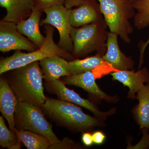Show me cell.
I'll return each instance as SVG.
<instances>
[{
  "instance_id": "cell-1",
  "label": "cell",
  "mask_w": 149,
  "mask_h": 149,
  "mask_svg": "<svg viewBox=\"0 0 149 149\" xmlns=\"http://www.w3.org/2000/svg\"><path fill=\"white\" fill-rule=\"evenodd\" d=\"M6 72L5 77L19 102L41 108L47 97L44 93V78L39 61Z\"/></svg>"
},
{
  "instance_id": "cell-2",
  "label": "cell",
  "mask_w": 149,
  "mask_h": 149,
  "mask_svg": "<svg viewBox=\"0 0 149 149\" xmlns=\"http://www.w3.org/2000/svg\"><path fill=\"white\" fill-rule=\"evenodd\" d=\"M41 108L55 123L69 130L84 132L100 124L97 118L86 114L73 103L59 99L47 97Z\"/></svg>"
},
{
  "instance_id": "cell-3",
  "label": "cell",
  "mask_w": 149,
  "mask_h": 149,
  "mask_svg": "<svg viewBox=\"0 0 149 149\" xmlns=\"http://www.w3.org/2000/svg\"><path fill=\"white\" fill-rule=\"evenodd\" d=\"M107 27L104 19L80 27L72 26L70 35L73 45L72 55L78 58L96 51L103 56L107 49Z\"/></svg>"
},
{
  "instance_id": "cell-4",
  "label": "cell",
  "mask_w": 149,
  "mask_h": 149,
  "mask_svg": "<svg viewBox=\"0 0 149 149\" xmlns=\"http://www.w3.org/2000/svg\"><path fill=\"white\" fill-rule=\"evenodd\" d=\"M45 27L46 36L45 42L42 47L37 50L28 53H24L20 50H16L13 55L1 59L0 61V74L34 62L40 61L51 56H60L69 61L75 59L72 54L63 49L54 42V28L53 26L46 24Z\"/></svg>"
},
{
  "instance_id": "cell-5",
  "label": "cell",
  "mask_w": 149,
  "mask_h": 149,
  "mask_svg": "<svg viewBox=\"0 0 149 149\" xmlns=\"http://www.w3.org/2000/svg\"><path fill=\"white\" fill-rule=\"evenodd\" d=\"M100 10L110 32L130 44L133 28L130 22L136 13L130 0H97Z\"/></svg>"
},
{
  "instance_id": "cell-6",
  "label": "cell",
  "mask_w": 149,
  "mask_h": 149,
  "mask_svg": "<svg viewBox=\"0 0 149 149\" xmlns=\"http://www.w3.org/2000/svg\"><path fill=\"white\" fill-rule=\"evenodd\" d=\"M15 128L19 130L32 131L47 138L52 145L60 140L53 132L41 108L25 102H19L14 114Z\"/></svg>"
},
{
  "instance_id": "cell-7",
  "label": "cell",
  "mask_w": 149,
  "mask_h": 149,
  "mask_svg": "<svg viewBox=\"0 0 149 149\" xmlns=\"http://www.w3.org/2000/svg\"><path fill=\"white\" fill-rule=\"evenodd\" d=\"M71 9L66 8L64 5H56L51 6L44 12L46 18L40 22V24H50L58 31L60 39L57 45L63 49L72 54L73 45L70 37L72 27L70 17Z\"/></svg>"
},
{
  "instance_id": "cell-8",
  "label": "cell",
  "mask_w": 149,
  "mask_h": 149,
  "mask_svg": "<svg viewBox=\"0 0 149 149\" xmlns=\"http://www.w3.org/2000/svg\"><path fill=\"white\" fill-rule=\"evenodd\" d=\"M39 48L19 32L16 23L3 19L0 21L1 52H7L12 50H24L30 52Z\"/></svg>"
},
{
  "instance_id": "cell-9",
  "label": "cell",
  "mask_w": 149,
  "mask_h": 149,
  "mask_svg": "<svg viewBox=\"0 0 149 149\" xmlns=\"http://www.w3.org/2000/svg\"><path fill=\"white\" fill-rule=\"evenodd\" d=\"M45 87L49 92L54 94L59 100L85 108L94 113L97 118L104 117L108 114H106V113L100 111L91 102L83 98L74 91L67 88L65 83L60 79L51 82H46Z\"/></svg>"
},
{
  "instance_id": "cell-10",
  "label": "cell",
  "mask_w": 149,
  "mask_h": 149,
  "mask_svg": "<svg viewBox=\"0 0 149 149\" xmlns=\"http://www.w3.org/2000/svg\"><path fill=\"white\" fill-rule=\"evenodd\" d=\"M118 36L114 33L108 32L107 52L102 56L103 58L108 64L117 71L132 69L134 62L130 57L127 56L120 50Z\"/></svg>"
},
{
  "instance_id": "cell-11",
  "label": "cell",
  "mask_w": 149,
  "mask_h": 149,
  "mask_svg": "<svg viewBox=\"0 0 149 149\" xmlns=\"http://www.w3.org/2000/svg\"><path fill=\"white\" fill-rule=\"evenodd\" d=\"M112 79L122 83L129 89L128 97L135 98V94L138 93L144 83H149V71L146 67L134 70H118L111 73Z\"/></svg>"
},
{
  "instance_id": "cell-12",
  "label": "cell",
  "mask_w": 149,
  "mask_h": 149,
  "mask_svg": "<svg viewBox=\"0 0 149 149\" xmlns=\"http://www.w3.org/2000/svg\"><path fill=\"white\" fill-rule=\"evenodd\" d=\"M19 102L5 77L0 78V111L7 121L9 128L14 131V114Z\"/></svg>"
},
{
  "instance_id": "cell-13",
  "label": "cell",
  "mask_w": 149,
  "mask_h": 149,
  "mask_svg": "<svg viewBox=\"0 0 149 149\" xmlns=\"http://www.w3.org/2000/svg\"><path fill=\"white\" fill-rule=\"evenodd\" d=\"M100 10L91 0H85L77 8L71 10L70 17L71 26L80 27L103 20L104 19Z\"/></svg>"
},
{
  "instance_id": "cell-14",
  "label": "cell",
  "mask_w": 149,
  "mask_h": 149,
  "mask_svg": "<svg viewBox=\"0 0 149 149\" xmlns=\"http://www.w3.org/2000/svg\"><path fill=\"white\" fill-rule=\"evenodd\" d=\"M0 6L7 11L3 20L17 24L30 16L36 0H0Z\"/></svg>"
},
{
  "instance_id": "cell-15",
  "label": "cell",
  "mask_w": 149,
  "mask_h": 149,
  "mask_svg": "<svg viewBox=\"0 0 149 149\" xmlns=\"http://www.w3.org/2000/svg\"><path fill=\"white\" fill-rule=\"evenodd\" d=\"M42 15V12L34 8L28 18L17 24L19 32L26 36L27 39L39 48L42 47L45 40V37L41 34L40 29Z\"/></svg>"
},
{
  "instance_id": "cell-16",
  "label": "cell",
  "mask_w": 149,
  "mask_h": 149,
  "mask_svg": "<svg viewBox=\"0 0 149 149\" xmlns=\"http://www.w3.org/2000/svg\"><path fill=\"white\" fill-rule=\"evenodd\" d=\"M69 61L60 56L47 57L39 61L43 78L49 82L70 75L68 71Z\"/></svg>"
},
{
  "instance_id": "cell-17",
  "label": "cell",
  "mask_w": 149,
  "mask_h": 149,
  "mask_svg": "<svg viewBox=\"0 0 149 149\" xmlns=\"http://www.w3.org/2000/svg\"><path fill=\"white\" fill-rule=\"evenodd\" d=\"M62 81L65 84L79 87L89 94L105 100L111 99L109 96L102 91L95 82L96 77L93 72H83L65 76Z\"/></svg>"
},
{
  "instance_id": "cell-18",
  "label": "cell",
  "mask_w": 149,
  "mask_h": 149,
  "mask_svg": "<svg viewBox=\"0 0 149 149\" xmlns=\"http://www.w3.org/2000/svg\"><path fill=\"white\" fill-rule=\"evenodd\" d=\"M107 65L109 64L104 60L102 56L97 54L96 55L83 59H75L69 61L68 71L70 75L89 71L93 72L96 68Z\"/></svg>"
},
{
  "instance_id": "cell-19",
  "label": "cell",
  "mask_w": 149,
  "mask_h": 149,
  "mask_svg": "<svg viewBox=\"0 0 149 149\" xmlns=\"http://www.w3.org/2000/svg\"><path fill=\"white\" fill-rule=\"evenodd\" d=\"M137 93L139 103L135 111L137 121L141 128L149 130V83L143 85Z\"/></svg>"
},
{
  "instance_id": "cell-20",
  "label": "cell",
  "mask_w": 149,
  "mask_h": 149,
  "mask_svg": "<svg viewBox=\"0 0 149 149\" xmlns=\"http://www.w3.org/2000/svg\"><path fill=\"white\" fill-rule=\"evenodd\" d=\"M18 141L24 144L28 149H47L52 144L45 136L27 130H19L15 128Z\"/></svg>"
},
{
  "instance_id": "cell-21",
  "label": "cell",
  "mask_w": 149,
  "mask_h": 149,
  "mask_svg": "<svg viewBox=\"0 0 149 149\" xmlns=\"http://www.w3.org/2000/svg\"><path fill=\"white\" fill-rule=\"evenodd\" d=\"M131 4L136 11L134 26L140 30L146 28L149 25V0H135Z\"/></svg>"
},
{
  "instance_id": "cell-22",
  "label": "cell",
  "mask_w": 149,
  "mask_h": 149,
  "mask_svg": "<svg viewBox=\"0 0 149 149\" xmlns=\"http://www.w3.org/2000/svg\"><path fill=\"white\" fill-rule=\"evenodd\" d=\"M18 141L14 131L8 129L2 116H0V145L3 148L11 149Z\"/></svg>"
},
{
  "instance_id": "cell-23",
  "label": "cell",
  "mask_w": 149,
  "mask_h": 149,
  "mask_svg": "<svg viewBox=\"0 0 149 149\" xmlns=\"http://www.w3.org/2000/svg\"><path fill=\"white\" fill-rule=\"evenodd\" d=\"M65 2V0H36L35 7L42 13L52 6L64 5Z\"/></svg>"
},
{
  "instance_id": "cell-24",
  "label": "cell",
  "mask_w": 149,
  "mask_h": 149,
  "mask_svg": "<svg viewBox=\"0 0 149 149\" xmlns=\"http://www.w3.org/2000/svg\"><path fill=\"white\" fill-rule=\"evenodd\" d=\"M74 145L73 141L68 138H65L58 143L52 145L49 149H71Z\"/></svg>"
},
{
  "instance_id": "cell-25",
  "label": "cell",
  "mask_w": 149,
  "mask_h": 149,
  "mask_svg": "<svg viewBox=\"0 0 149 149\" xmlns=\"http://www.w3.org/2000/svg\"><path fill=\"white\" fill-rule=\"evenodd\" d=\"M93 142L95 143L100 145L103 143L105 136L101 131H96L93 135Z\"/></svg>"
},
{
  "instance_id": "cell-26",
  "label": "cell",
  "mask_w": 149,
  "mask_h": 149,
  "mask_svg": "<svg viewBox=\"0 0 149 149\" xmlns=\"http://www.w3.org/2000/svg\"><path fill=\"white\" fill-rule=\"evenodd\" d=\"M149 44V38L148 40H147L146 42H145L142 43V44L140 45L139 46V48H140V63H139V68L140 69L141 68V67L142 66V64L143 63V58H144V54L145 53V50L147 46Z\"/></svg>"
},
{
  "instance_id": "cell-27",
  "label": "cell",
  "mask_w": 149,
  "mask_h": 149,
  "mask_svg": "<svg viewBox=\"0 0 149 149\" xmlns=\"http://www.w3.org/2000/svg\"><path fill=\"white\" fill-rule=\"evenodd\" d=\"M82 140L83 143L87 146H91L94 143L93 135L88 132H85L83 133L82 136Z\"/></svg>"
},
{
  "instance_id": "cell-28",
  "label": "cell",
  "mask_w": 149,
  "mask_h": 149,
  "mask_svg": "<svg viewBox=\"0 0 149 149\" xmlns=\"http://www.w3.org/2000/svg\"><path fill=\"white\" fill-rule=\"evenodd\" d=\"M85 0H65L64 5L66 8L71 9L77 7L83 3Z\"/></svg>"
},
{
  "instance_id": "cell-29",
  "label": "cell",
  "mask_w": 149,
  "mask_h": 149,
  "mask_svg": "<svg viewBox=\"0 0 149 149\" xmlns=\"http://www.w3.org/2000/svg\"><path fill=\"white\" fill-rule=\"evenodd\" d=\"M135 1V0H130V2L133 1Z\"/></svg>"
}]
</instances>
